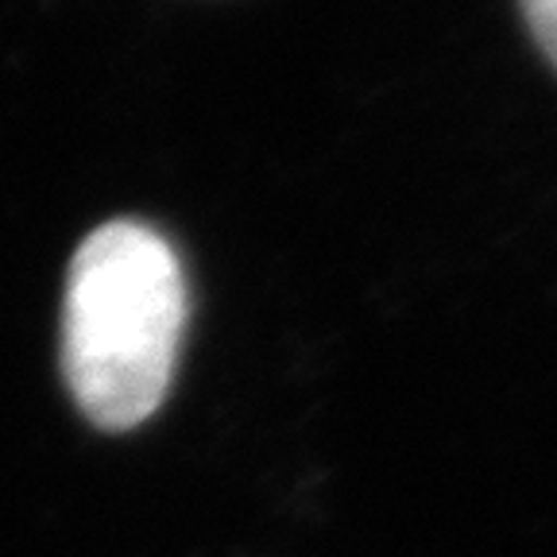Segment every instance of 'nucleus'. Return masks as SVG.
Instances as JSON below:
<instances>
[{
  "label": "nucleus",
  "mask_w": 557,
  "mask_h": 557,
  "mask_svg": "<svg viewBox=\"0 0 557 557\" xmlns=\"http://www.w3.org/2000/svg\"><path fill=\"white\" fill-rule=\"evenodd\" d=\"M522 16H527V27H531L534 44L542 47L549 62L557 70V0H519Z\"/></svg>",
  "instance_id": "f03ea898"
},
{
  "label": "nucleus",
  "mask_w": 557,
  "mask_h": 557,
  "mask_svg": "<svg viewBox=\"0 0 557 557\" xmlns=\"http://www.w3.org/2000/svg\"><path fill=\"white\" fill-rule=\"evenodd\" d=\"M186 330V275L139 221H109L78 244L62 306V372L82 414L132 430L171 387Z\"/></svg>",
  "instance_id": "f257e3e1"
}]
</instances>
